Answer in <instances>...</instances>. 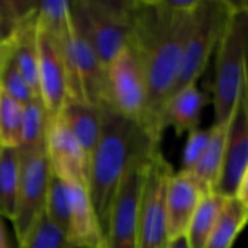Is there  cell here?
<instances>
[{"instance_id":"24","label":"cell","mask_w":248,"mask_h":248,"mask_svg":"<svg viewBox=\"0 0 248 248\" xmlns=\"http://www.w3.org/2000/svg\"><path fill=\"white\" fill-rule=\"evenodd\" d=\"M0 87L23 105L32 97H38L25 83L4 41L0 44Z\"/></svg>"},{"instance_id":"1","label":"cell","mask_w":248,"mask_h":248,"mask_svg":"<svg viewBox=\"0 0 248 248\" xmlns=\"http://www.w3.org/2000/svg\"><path fill=\"white\" fill-rule=\"evenodd\" d=\"M198 0L126 1L128 44L138 54L147 81L142 129L160 144L164 132L163 108L174 90L185 39Z\"/></svg>"},{"instance_id":"14","label":"cell","mask_w":248,"mask_h":248,"mask_svg":"<svg viewBox=\"0 0 248 248\" xmlns=\"http://www.w3.org/2000/svg\"><path fill=\"white\" fill-rule=\"evenodd\" d=\"M209 102V96L196 83L174 90L163 108V128H173L176 135L198 129L202 112Z\"/></svg>"},{"instance_id":"26","label":"cell","mask_w":248,"mask_h":248,"mask_svg":"<svg viewBox=\"0 0 248 248\" xmlns=\"http://www.w3.org/2000/svg\"><path fill=\"white\" fill-rule=\"evenodd\" d=\"M211 131L209 129H195L189 132L187 141L183 148V155H182V171H189L196 161L201 158L202 153L205 151L208 141H209Z\"/></svg>"},{"instance_id":"7","label":"cell","mask_w":248,"mask_h":248,"mask_svg":"<svg viewBox=\"0 0 248 248\" xmlns=\"http://www.w3.org/2000/svg\"><path fill=\"white\" fill-rule=\"evenodd\" d=\"M105 73V103L124 118L142 125L147 106V81L144 65L135 49L126 42L108 64Z\"/></svg>"},{"instance_id":"11","label":"cell","mask_w":248,"mask_h":248,"mask_svg":"<svg viewBox=\"0 0 248 248\" xmlns=\"http://www.w3.org/2000/svg\"><path fill=\"white\" fill-rule=\"evenodd\" d=\"M38 48V97L45 109L46 119L60 115L67 99V74L57 38L44 29L36 28Z\"/></svg>"},{"instance_id":"30","label":"cell","mask_w":248,"mask_h":248,"mask_svg":"<svg viewBox=\"0 0 248 248\" xmlns=\"http://www.w3.org/2000/svg\"><path fill=\"white\" fill-rule=\"evenodd\" d=\"M68 248H77V247H68Z\"/></svg>"},{"instance_id":"12","label":"cell","mask_w":248,"mask_h":248,"mask_svg":"<svg viewBox=\"0 0 248 248\" xmlns=\"http://www.w3.org/2000/svg\"><path fill=\"white\" fill-rule=\"evenodd\" d=\"M45 153L49 170L57 177L67 183L81 185L87 189V161L80 145L67 129L60 115L54 119H46Z\"/></svg>"},{"instance_id":"10","label":"cell","mask_w":248,"mask_h":248,"mask_svg":"<svg viewBox=\"0 0 248 248\" xmlns=\"http://www.w3.org/2000/svg\"><path fill=\"white\" fill-rule=\"evenodd\" d=\"M248 176V99L247 84L227 125L224 158L215 193L234 198L241 180Z\"/></svg>"},{"instance_id":"25","label":"cell","mask_w":248,"mask_h":248,"mask_svg":"<svg viewBox=\"0 0 248 248\" xmlns=\"http://www.w3.org/2000/svg\"><path fill=\"white\" fill-rule=\"evenodd\" d=\"M65 232L42 214L26 237L19 243V248H68Z\"/></svg>"},{"instance_id":"23","label":"cell","mask_w":248,"mask_h":248,"mask_svg":"<svg viewBox=\"0 0 248 248\" xmlns=\"http://www.w3.org/2000/svg\"><path fill=\"white\" fill-rule=\"evenodd\" d=\"M46 113L39 97H32L23 105L22 135L19 148H33L45 144Z\"/></svg>"},{"instance_id":"6","label":"cell","mask_w":248,"mask_h":248,"mask_svg":"<svg viewBox=\"0 0 248 248\" xmlns=\"http://www.w3.org/2000/svg\"><path fill=\"white\" fill-rule=\"evenodd\" d=\"M171 164L164 158L157 147L145 167L140 203L137 248H164L167 246L166 232V198L169 180L173 174Z\"/></svg>"},{"instance_id":"20","label":"cell","mask_w":248,"mask_h":248,"mask_svg":"<svg viewBox=\"0 0 248 248\" xmlns=\"http://www.w3.org/2000/svg\"><path fill=\"white\" fill-rule=\"evenodd\" d=\"M19 150L0 147V217L9 221L15 217L19 190Z\"/></svg>"},{"instance_id":"17","label":"cell","mask_w":248,"mask_h":248,"mask_svg":"<svg viewBox=\"0 0 248 248\" xmlns=\"http://www.w3.org/2000/svg\"><path fill=\"white\" fill-rule=\"evenodd\" d=\"M228 124H214L209 131V141L196 164L186 171L205 193L215 192L224 158V144Z\"/></svg>"},{"instance_id":"4","label":"cell","mask_w":248,"mask_h":248,"mask_svg":"<svg viewBox=\"0 0 248 248\" xmlns=\"http://www.w3.org/2000/svg\"><path fill=\"white\" fill-rule=\"evenodd\" d=\"M234 1L198 0L185 39L174 90L196 83L217 48ZM173 90V92H174Z\"/></svg>"},{"instance_id":"16","label":"cell","mask_w":248,"mask_h":248,"mask_svg":"<svg viewBox=\"0 0 248 248\" xmlns=\"http://www.w3.org/2000/svg\"><path fill=\"white\" fill-rule=\"evenodd\" d=\"M60 118L80 145L87 166L90 167V160L100 134L99 108H94L86 102L74 100L67 96L61 108Z\"/></svg>"},{"instance_id":"31","label":"cell","mask_w":248,"mask_h":248,"mask_svg":"<svg viewBox=\"0 0 248 248\" xmlns=\"http://www.w3.org/2000/svg\"><path fill=\"white\" fill-rule=\"evenodd\" d=\"M166 247H167V246H166ZM166 247H164V248H166Z\"/></svg>"},{"instance_id":"5","label":"cell","mask_w":248,"mask_h":248,"mask_svg":"<svg viewBox=\"0 0 248 248\" xmlns=\"http://www.w3.org/2000/svg\"><path fill=\"white\" fill-rule=\"evenodd\" d=\"M76 29L89 41L105 70L126 45L129 22L126 1L81 0L71 3Z\"/></svg>"},{"instance_id":"2","label":"cell","mask_w":248,"mask_h":248,"mask_svg":"<svg viewBox=\"0 0 248 248\" xmlns=\"http://www.w3.org/2000/svg\"><path fill=\"white\" fill-rule=\"evenodd\" d=\"M99 115L100 134L90 160L87 193L105 246L110 206L128 164L140 153L160 144L154 142L140 124L124 118L108 103L99 106Z\"/></svg>"},{"instance_id":"13","label":"cell","mask_w":248,"mask_h":248,"mask_svg":"<svg viewBox=\"0 0 248 248\" xmlns=\"http://www.w3.org/2000/svg\"><path fill=\"white\" fill-rule=\"evenodd\" d=\"M203 195L206 193L186 171L180 170L171 174L166 198V232L169 241L185 237Z\"/></svg>"},{"instance_id":"21","label":"cell","mask_w":248,"mask_h":248,"mask_svg":"<svg viewBox=\"0 0 248 248\" xmlns=\"http://www.w3.org/2000/svg\"><path fill=\"white\" fill-rule=\"evenodd\" d=\"M23 121V103L0 87V147L19 148Z\"/></svg>"},{"instance_id":"15","label":"cell","mask_w":248,"mask_h":248,"mask_svg":"<svg viewBox=\"0 0 248 248\" xmlns=\"http://www.w3.org/2000/svg\"><path fill=\"white\" fill-rule=\"evenodd\" d=\"M70 185V217L67 241L70 247L103 248V238L93 211L87 189L81 185Z\"/></svg>"},{"instance_id":"9","label":"cell","mask_w":248,"mask_h":248,"mask_svg":"<svg viewBox=\"0 0 248 248\" xmlns=\"http://www.w3.org/2000/svg\"><path fill=\"white\" fill-rule=\"evenodd\" d=\"M17 150L20 157L19 190L15 217L10 222L19 244L44 214L51 170L45 153V144L33 148Z\"/></svg>"},{"instance_id":"27","label":"cell","mask_w":248,"mask_h":248,"mask_svg":"<svg viewBox=\"0 0 248 248\" xmlns=\"http://www.w3.org/2000/svg\"><path fill=\"white\" fill-rule=\"evenodd\" d=\"M0 248H12L10 241H9V235L3 222V218L0 217Z\"/></svg>"},{"instance_id":"28","label":"cell","mask_w":248,"mask_h":248,"mask_svg":"<svg viewBox=\"0 0 248 248\" xmlns=\"http://www.w3.org/2000/svg\"><path fill=\"white\" fill-rule=\"evenodd\" d=\"M166 248H187V244H186L185 237H182V238H176L173 241H169Z\"/></svg>"},{"instance_id":"18","label":"cell","mask_w":248,"mask_h":248,"mask_svg":"<svg viewBox=\"0 0 248 248\" xmlns=\"http://www.w3.org/2000/svg\"><path fill=\"white\" fill-rule=\"evenodd\" d=\"M247 218L248 203L237 198H227L205 248H232Z\"/></svg>"},{"instance_id":"8","label":"cell","mask_w":248,"mask_h":248,"mask_svg":"<svg viewBox=\"0 0 248 248\" xmlns=\"http://www.w3.org/2000/svg\"><path fill=\"white\" fill-rule=\"evenodd\" d=\"M157 147L140 153L128 164L110 206L103 248H137L138 203L144 173L147 161Z\"/></svg>"},{"instance_id":"22","label":"cell","mask_w":248,"mask_h":248,"mask_svg":"<svg viewBox=\"0 0 248 248\" xmlns=\"http://www.w3.org/2000/svg\"><path fill=\"white\" fill-rule=\"evenodd\" d=\"M70 185L60 177H57L52 171L49 173L45 206L44 214L49 221H52L57 227H60L64 232H67L68 217H70ZM67 235V234H65Z\"/></svg>"},{"instance_id":"29","label":"cell","mask_w":248,"mask_h":248,"mask_svg":"<svg viewBox=\"0 0 248 248\" xmlns=\"http://www.w3.org/2000/svg\"><path fill=\"white\" fill-rule=\"evenodd\" d=\"M1 41H3V38H1V35H0V44H1Z\"/></svg>"},{"instance_id":"19","label":"cell","mask_w":248,"mask_h":248,"mask_svg":"<svg viewBox=\"0 0 248 248\" xmlns=\"http://www.w3.org/2000/svg\"><path fill=\"white\" fill-rule=\"evenodd\" d=\"M225 199L227 198L215 192L203 195L185 234L187 248L206 247L211 232L219 217V212L225 203Z\"/></svg>"},{"instance_id":"3","label":"cell","mask_w":248,"mask_h":248,"mask_svg":"<svg viewBox=\"0 0 248 248\" xmlns=\"http://www.w3.org/2000/svg\"><path fill=\"white\" fill-rule=\"evenodd\" d=\"M248 9L235 3L217 45L214 81V124H228L240 94L247 84Z\"/></svg>"}]
</instances>
